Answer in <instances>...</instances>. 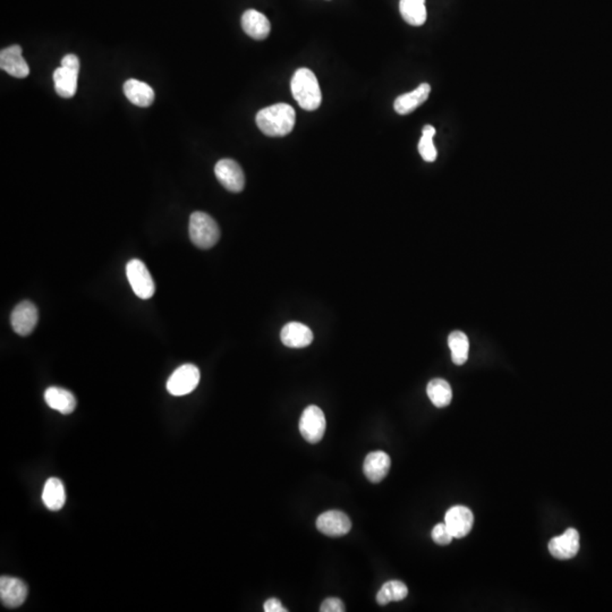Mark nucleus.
Segmentation results:
<instances>
[{
	"instance_id": "nucleus-10",
	"label": "nucleus",
	"mask_w": 612,
	"mask_h": 612,
	"mask_svg": "<svg viewBox=\"0 0 612 612\" xmlns=\"http://www.w3.org/2000/svg\"><path fill=\"white\" fill-rule=\"evenodd\" d=\"M317 528L328 537H343L351 531L349 517L340 510H329L317 517Z\"/></svg>"
},
{
	"instance_id": "nucleus-6",
	"label": "nucleus",
	"mask_w": 612,
	"mask_h": 612,
	"mask_svg": "<svg viewBox=\"0 0 612 612\" xmlns=\"http://www.w3.org/2000/svg\"><path fill=\"white\" fill-rule=\"evenodd\" d=\"M200 370L193 364H184L175 370L167 381V390L173 396H185L197 387Z\"/></svg>"
},
{
	"instance_id": "nucleus-2",
	"label": "nucleus",
	"mask_w": 612,
	"mask_h": 612,
	"mask_svg": "<svg viewBox=\"0 0 612 612\" xmlns=\"http://www.w3.org/2000/svg\"><path fill=\"white\" fill-rule=\"evenodd\" d=\"M293 97L295 99L300 107L307 111H313L320 107L322 94L317 76L309 68H300L293 75L292 82Z\"/></svg>"
},
{
	"instance_id": "nucleus-24",
	"label": "nucleus",
	"mask_w": 612,
	"mask_h": 612,
	"mask_svg": "<svg viewBox=\"0 0 612 612\" xmlns=\"http://www.w3.org/2000/svg\"><path fill=\"white\" fill-rule=\"evenodd\" d=\"M408 596V589L400 581H389L382 585L376 594V602L380 606H386L393 601H402Z\"/></svg>"
},
{
	"instance_id": "nucleus-19",
	"label": "nucleus",
	"mask_w": 612,
	"mask_h": 612,
	"mask_svg": "<svg viewBox=\"0 0 612 612\" xmlns=\"http://www.w3.org/2000/svg\"><path fill=\"white\" fill-rule=\"evenodd\" d=\"M45 400L49 408L64 415L73 413L77 404L73 393L60 387L48 388L45 393Z\"/></svg>"
},
{
	"instance_id": "nucleus-21",
	"label": "nucleus",
	"mask_w": 612,
	"mask_h": 612,
	"mask_svg": "<svg viewBox=\"0 0 612 612\" xmlns=\"http://www.w3.org/2000/svg\"><path fill=\"white\" fill-rule=\"evenodd\" d=\"M43 501L49 510H60L64 507L66 503V492L60 479L51 478L47 480L43 488Z\"/></svg>"
},
{
	"instance_id": "nucleus-15",
	"label": "nucleus",
	"mask_w": 612,
	"mask_h": 612,
	"mask_svg": "<svg viewBox=\"0 0 612 612\" xmlns=\"http://www.w3.org/2000/svg\"><path fill=\"white\" fill-rule=\"evenodd\" d=\"M280 339L290 349H304L313 341V332L303 323L290 322L281 329Z\"/></svg>"
},
{
	"instance_id": "nucleus-16",
	"label": "nucleus",
	"mask_w": 612,
	"mask_h": 612,
	"mask_svg": "<svg viewBox=\"0 0 612 612\" xmlns=\"http://www.w3.org/2000/svg\"><path fill=\"white\" fill-rule=\"evenodd\" d=\"M242 28L248 37L264 40L270 34L271 26L266 15L256 9H248L242 16Z\"/></svg>"
},
{
	"instance_id": "nucleus-29",
	"label": "nucleus",
	"mask_w": 612,
	"mask_h": 612,
	"mask_svg": "<svg viewBox=\"0 0 612 612\" xmlns=\"http://www.w3.org/2000/svg\"><path fill=\"white\" fill-rule=\"evenodd\" d=\"M264 611L266 612H286L288 610L281 604V602L279 601L278 599H269L267 601L264 602L263 606Z\"/></svg>"
},
{
	"instance_id": "nucleus-7",
	"label": "nucleus",
	"mask_w": 612,
	"mask_h": 612,
	"mask_svg": "<svg viewBox=\"0 0 612 612\" xmlns=\"http://www.w3.org/2000/svg\"><path fill=\"white\" fill-rule=\"evenodd\" d=\"M214 174L226 190L239 193L244 190L245 176L243 169L233 159H222L217 163Z\"/></svg>"
},
{
	"instance_id": "nucleus-18",
	"label": "nucleus",
	"mask_w": 612,
	"mask_h": 612,
	"mask_svg": "<svg viewBox=\"0 0 612 612\" xmlns=\"http://www.w3.org/2000/svg\"><path fill=\"white\" fill-rule=\"evenodd\" d=\"M124 93L129 102L138 107H150L155 102L153 89L138 80H127L124 83Z\"/></svg>"
},
{
	"instance_id": "nucleus-22",
	"label": "nucleus",
	"mask_w": 612,
	"mask_h": 612,
	"mask_svg": "<svg viewBox=\"0 0 612 612\" xmlns=\"http://www.w3.org/2000/svg\"><path fill=\"white\" fill-rule=\"evenodd\" d=\"M399 11L405 22L413 26H421L427 21L425 0H400Z\"/></svg>"
},
{
	"instance_id": "nucleus-27",
	"label": "nucleus",
	"mask_w": 612,
	"mask_h": 612,
	"mask_svg": "<svg viewBox=\"0 0 612 612\" xmlns=\"http://www.w3.org/2000/svg\"><path fill=\"white\" fill-rule=\"evenodd\" d=\"M432 539L437 545H447L452 543L454 537H452V532L449 531V528H447L446 524H444V523H440V524H437V525L433 528Z\"/></svg>"
},
{
	"instance_id": "nucleus-13",
	"label": "nucleus",
	"mask_w": 612,
	"mask_h": 612,
	"mask_svg": "<svg viewBox=\"0 0 612 612\" xmlns=\"http://www.w3.org/2000/svg\"><path fill=\"white\" fill-rule=\"evenodd\" d=\"M0 67L17 79H24L30 74L28 62L23 58L20 45H11L0 53Z\"/></svg>"
},
{
	"instance_id": "nucleus-4",
	"label": "nucleus",
	"mask_w": 612,
	"mask_h": 612,
	"mask_svg": "<svg viewBox=\"0 0 612 612\" xmlns=\"http://www.w3.org/2000/svg\"><path fill=\"white\" fill-rule=\"evenodd\" d=\"M126 275L133 292L142 300H149L155 295V281L150 275L146 264L138 258H133L127 263Z\"/></svg>"
},
{
	"instance_id": "nucleus-3",
	"label": "nucleus",
	"mask_w": 612,
	"mask_h": 612,
	"mask_svg": "<svg viewBox=\"0 0 612 612\" xmlns=\"http://www.w3.org/2000/svg\"><path fill=\"white\" fill-rule=\"evenodd\" d=\"M188 231L192 243L202 250L214 247L220 239V228L216 220L201 211L191 214Z\"/></svg>"
},
{
	"instance_id": "nucleus-25",
	"label": "nucleus",
	"mask_w": 612,
	"mask_h": 612,
	"mask_svg": "<svg viewBox=\"0 0 612 612\" xmlns=\"http://www.w3.org/2000/svg\"><path fill=\"white\" fill-rule=\"evenodd\" d=\"M448 345L452 351V362L456 366H463L469 359V341L463 332H454L449 334Z\"/></svg>"
},
{
	"instance_id": "nucleus-8",
	"label": "nucleus",
	"mask_w": 612,
	"mask_h": 612,
	"mask_svg": "<svg viewBox=\"0 0 612 612\" xmlns=\"http://www.w3.org/2000/svg\"><path fill=\"white\" fill-rule=\"evenodd\" d=\"M39 320L37 306L28 301L21 302L11 312V328L20 336L32 334Z\"/></svg>"
},
{
	"instance_id": "nucleus-30",
	"label": "nucleus",
	"mask_w": 612,
	"mask_h": 612,
	"mask_svg": "<svg viewBox=\"0 0 612 612\" xmlns=\"http://www.w3.org/2000/svg\"><path fill=\"white\" fill-rule=\"evenodd\" d=\"M62 66L76 70V72H80L79 57L72 54L66 55L62 60Z\"/></svg>"
},
{
	"instance_id": "nucleus-9",
	"label": "nucleus",
	"mask_w": 612,
	"mask_h": 612,
	"mask_svg": "<svg viewBox=\"0 0 612 612\" xmlns=\"http://www.w3.org/2000/svg\"><path fill=\"white\" fill-rule=\"evenodd\" d=\"M444 524L449 528L452 537L461 539L472 531L474 515L472 510L465 506H455L447 511Z\"/></svg>"
},
{
	"instance_id": "nucleus-26",
	"label": "nucleus",
	"mask_w": 612,
	"mask_h": 612,
	"mask_svg": "<svg viewBox=\"0 0 612 612\" xmlns=\"http://www.w3.org/2000/svg\"><path fill=\"white\" fill-rule=\"evenodd\" d=\"M435 135V129L431 125L427 126L422 131V138L419 143V152L421 157L427 163H433L437 159L438 152L433 144V138Z\"/></svg>"
},
{
	"instance_id": "nucleus-23",
	"label": "nucleus",
	"mask_w": 612,
	"mask_h": 612,
	"mask_svg": "<svg viewBox=\"0 0 612 612\" xmlns=\"http://www.w3.org/2000/svg\"><path fill=\"white\" fill-rule=\"evenodd\" d=\"M427 396L435 408H446L452 403V390L449 383L444 379H433L427 387Z\"/></svg>"
},
{
	"instance_id": "nucleus-12",
	"label": "nucleus",
	"mask_w": 612,
	"mask_h": 612,
	"mask_svg": "<svg viewBox=\"0 0 612 612\" xmlns=\"http://www.w3.org/2000/svg\"><path fill=\"white\" fill-rule=\"evenodd\" d=\"M28 596V586L21 579L1 576L0 579V599L4 606L9 608H18L26 602Z\"/></svg>"
},
{
	"instance_id": "nucleus-17",
	"label": "nucleus",
	"mask_w": 612,
	"mask_h": 612,
	"mask_svg": "<svg viewBox=\"0 0 612 612\" xmlns=\"http://www.w3.org/2000/svg\"><path fill=\"white\" fill-rule=\"evenodd\" d=\"M430 92L431 87L427 83H423L416 90L399 96L395 100L393 108L399 115H408L427 102Z\"/></svg>"
},
{
	"instance_id": "nucleus-14",
	"label": "nucleus",
	"mask_w": 612,
	"mask_h": 612,
	"mask_svg": "<svg viewBox=\"0 0 612 612\" xmlns=\"http://www.w3.org/2000/svg\"><path fill=\"white\" fill-rule=\"evenodd\" d=\"M391 466V459L385 452H370L363 464V472L372 483H379L387 476Z\"/></svg>"
},
{
	"instance_id": "nucleus-28",
	"label": "nucleus",
	"mask_w": 612,
	"mask_h": 612,
	"mask_svg": "<svg viewBox=\"0 0 612 612\" xmlns=\"http://www.w3.org/2000/svg\"><path fill=\"white\" fill-rule=\"evenodd\" d=\"M321 612H344L346 611L345 604L338 598H328L322 602Z\"/></svg>"
},
{
	"instance_id": "nucleus-5",
	"label": "nucleus",
	"mask_w": 612,
	"mask_h": 612,
	"mask_svg": "<svg viewBox=\"0 0 612 612\" xmlns=\"http://www.w3.org/2000/svg\"><path fill=\"white\" fill-rule=\"evenodd\" d=\"M326 417L320 408L311 405L304 410L300 420V432L310 444H317L326 432Z\"/></svg>"
},
{
	"instance_id": "nucleus-20",
	"label": "nucleus",
	"mask_w": 612,
	"mask_h": 612,
	"mask_svg": "<svg viewBox=\"0 0 612 612\" xmlns=\"http://www.w3.org/2000/svg\"><path fill=\"white\" fill-rule=\"evenodd\" d=\"M77 77H79V72H76V70L64 67V66L57 68L54 72L56 92L62 98L68 99L75 96L76 90H77Z\"/></svg>"
},
{
	"instance_id": "nucleus-1",
	"label": "nucleus",
	"mask_w": 612,
	"mask_h": 612,
	"mask_svg": "<svg viewBox=\"0 0 612 612\" xmlns=\"http://www.w3.org/2000/svg\"><path fill=\"white\" fill-rule=\"evenodd\" d=\"M296 114L292 106L275 104L263 108L256 115V125L263 134L281 138L292 132L295 126Z\"/></svg>"
},
{
	"instance_id": "nucleus-11",
	"label": "nucleus",
	"mask_w": 612,
	"mask_h": 612,
	"mask_svg": "<svg viewBox=\"0 0 612 612\" xmlns=\"http://www.w3.org/2000/svg\"><path fill=\"white\" fill-rule=\"evenodd\" d=\"M579 533L575 528H568L559 537H553L549 542V551L551 554L559 560H569L579 553Z\"/></svg>"
}]
</instances>
